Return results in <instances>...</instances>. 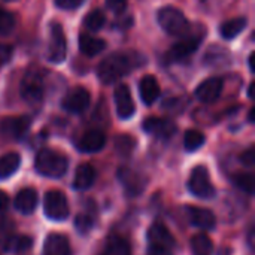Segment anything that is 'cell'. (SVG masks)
<instances>
[{"instance_id":"6da1fadb","label":"cell","mask_w":255,"mask_h":255,"mask_svg":"<svg viewBox=\"0 0 255 255\" xmlns=\"http://www.w3.org/2000/svg\"><path fill=\"white\" fill-rule=\"evenodd\" d=\"M137 66L134 61V55H128L124 52H115L108 55L97 67V76L105 85H111L118 82L123 76L131 72V69Z\"/></svg>"},{"instance_id":"7a4b0ae2","label":"cell","mask_w":255,"mask_h":255,"mask_svg":"<svg viewBox=\"0 0 255 255\" xmlns=\"http://www.w3.org/2000/svg\"><path fill=\"white\" fill-rule=\"evenodd\" d=\"M69 161L64 155L52 149H42L34 160L36 170L48 178H60L66 173Z\"/></svg>"},{"instance_id":"3957f363","label":"cell","mask_w":255,"mask_h":255,"mask_svg":"<svg viewBox=\"0 0 255 255\" xmlns=\"http://www.w3.org/2000/svg\"><path fill=\"white\" fill-rule=\"evenodd\" d=\"M160 27L170 36H182L188 31L190 24L187 16L173 6H164L157 13Z\"/></svg>"},{"instance_id":"277c9868","label":"cell","mask_w":255,"mask_h":255,"mask_svg":"<svg viewBox=\"0 0 255 255\" xmlns=\"http://www.w3.org/2000/svg\"><path fill=\"white\" fill-rule=\"evenodd\" d=\"M190 191L200 199H212L215 196V188L212 185L209 170L205 166H197L193 169L188 181Z\"/></svg>"},{"instance_id":"5b68a950","label":"cell","mask_w":255,"mask_h":255,"mask_svg":"<svg viewBox=\"0 0 255 255\" xmlns=\"http://www.w3.org/2000/svg\"><path fill=\"white\" fill-rule=\"evenodd\" d=\"M43 212L52 221H63L69 217V203L61 191H48L43 199Z\"/></svg>"},{"instance_id":"8992f818","label":"cell","mask_w":255,"mask_h":255,"mask_svg":"<svg viewBox=\"0 0 255 255\" xmlns=\"http://www.w3.org/2000/svg\"><path fill=\"white\" fill-rule=\"evenodd\" d=\"M67 54V42L64 31L60 24L54 22L51 25V36H49V48H48V60L51 63H63Z\"/></svg>"},{"instance_id":"52a82bcc","label":"cell","mask_w":255,"mask_h":255,"mask_svg":"<svg viewBox=\"0 0 255 255\" xmlns=\"http://www.w3.org/2000/svg\"><path fill=\"white\" fill-rule=\"evenodd\" d=\"M21 96L28 103H39L43 97V79L39 72H28L21 82Z\"/></svg>"},{"instance_id":"ba28073f","label":"cell","mask_w":255,"mask_h":255,"mask_svg":"<svg viewBox=\"0 0 255 255\" xmlns=\"http://www.w3.org/2000/svg\"><path fill=\"white\" fill-rule=\"evenodd\" d=\"M90 105V93L84 87H76L72 88L63 99L61 106L67 112L72 114H81L84 112Z\"/></svg>"},{"instance_id":"9c48e42d","label":"cell","mask_w":255,"mask_h":255,"mask_svg":"<svg viewBox=\"0 0 255 255\" xmlns=\"http://www.w3.org/2000/svg\"><path fill=\"white\" fill-rule=\"evenodd\" d=\"M115 99V106H117V114L121 120H128L134 115V102L130 93V88L126 84H120L115 88L114 93Z\"/></svg>"},{"instance_id":"30bf717a","label":"cell","mask_w":255,"mask_h":255,"mask_svg":"<svg viewBox=\"0 0 255 255\" xmlns=\"http://www.w3.org/2000/svg\"><path fill=\"white\" fill-rule=\"evenodd\" d=\"M202 43V36H191V37H185L184 40L175 43L170 51L166 55L167 61H179L184 60L187 57H190L191 54H194L199 46Z\"/></svg>"},{"instance_id":"8fae6325","label":"cell","mask_w":255,"mask_h":255,"mask_svg":"<svg viewBox=\"0 0 255 255\" xmlns=\"http://www.w3.org/2000/svg\"><path fill=\"white\" fill-rule=\"evenodd\" d=\"M223 91V79L221 78H209L203 81L194 91V96L203 103H214L220 99Z\"/></svg>"},{"instance_id":"7c38bea8","label":"cell","mask_w":255,"mask_h":255,"mask_svg":"<svg viewBox=\"0 0 255 255\" xmlns=\"http://www.w3.org/2000/svg\"><path fill=\"white\" fill-rule=\"evenodd\" d=\"M148 241H149V245H158V247H164L169 250L175 247V239L172 233L161 223H154L151 226V229L148 230Z\"/></svg>"},{"instance_id":"4fadbf2b","label":"cell","mask_w":255,"mask_h":255,"mask_svg":"<svg viewBox=\"0 0 255 255\" xmlns=\"http://www.w3.org/2000/svg\"><path fill=\"white\" fill-rule=\"evenodd\" d=\"M30 127V118L28 117H16V118H6L0 124V131L6 136H10L13 139H19L24 136V133Z\"/></svg>"},{"instance_id":"5bb4252c","label":"cell","mask_w":255,"mask_h":255,"mask_svg":"<svg viewBox=\"0 0 255 255\" xmlns=\"http://www.w3.org/2000/svg\"><path fill=\"white\" fill-rule=\"evenodd\" d=\"M143 130L157 137H170L176 127L172 121L163 118H146L143 121Z\"/></svg>"},{"instance_id":"9a60e30c","label":"cell","mask_w":255,"mask_h":255,"mask_svg":"<svg viewBox=\"0 0 255 255\" xmlns=\"http://www.w3.org/2000/svg\"><path fill=\"white\" fill-rule=\"evenodd\" d=\"M139 93H140V99L145 105L151 106L152 103H155L157 99L160 97V85H158V81L155 79V76H152V75L143 76L139 84Z\"/></svg>"},{"instance_id":"2e32d148","label":"cell","mask_w":255,"mask_h":255,"mask_svg":"<svg viewBox=\"0 0 255 255\" xmlns=\"http://www.w3.org/2000/svg\"><path fill=\"white\" fill-rule=\"evenodd\" d=\"M188 217L191 224L202 230H212L217 224L214 212L205 208H188Z\"/></svg>"},{"instance_id":"e0dca14e","label":"cell","mask_w":255,"mask_h":255,"mask_svg":"<svg viewBox=\"0 0 255 255\" xmlns=\"http://www.w3.org/2000/svg\"><path fill=\"white\" fill-rule=\"evenodd\" d=\"M43 255H70L69 239L58 233L49 235L43 244Z\"/></svg>"},{"instance_id":"ac0fdd59","label":"cell","mask_w":255,"mask_h":255,"mask_svg":"<svg viewBox=\"0 0 255 255\" xmlns=\"http://www.w3.org/2000/svg\"><path fill=\"white\" fill-rule=\"evenodd\" d=\"M15 209L24 215L33 214V211L37 206V193L33 188H24L16 193L15 196Z\"/></svg>"},{"instance_id":"d6986e66","label":"cell","mask_w":255,"mask_h":255,"mask_svg":"<svg viewBox=\"0 0 255 255\" xmlns=\"http://www.w3.org/2000/svg\"><path fill=\"white\" fill-rule=\"evenodd\" d=\"M105 143H106V136H105L103 131L90 130L81 137V140L78 143V148L82 152H97V151L103 149Z\"/></svg>"},{"instance_id":"ffe728a7","label":"cell","mask_w":255,"mask_h":255,"mask_svg":"<svg viewBox=\"0 0 255 255\" xmlns=\"http://www.w3.org/2000/svg\"><path fill=\"white\" fill-rule=\"evenodd\" d=\"M118 178H120L121 184L124 185L126 191L130 196H137L139 193H142V190L145 187V179L139 173H136L133 170L121 169L120 173H118Z\"/></svg>"},{"instance_id":"44dd1931","label":"cell","mask_w":255,"mask_h":255,"mask_svg":"<svg viewBox=\"0 0 255 255\" xmlns=\"http://www.w3.org/2000/svg\"><path fill=\"white\" fill-rule=\"evenodd\" d=\"M96 169L91 164H81L76 172H75V178H73V187L79 191L88 190L94 181H96Z\"/></svg>"},{"instance_id":"7402d4cb","label":"cell","mask_w":255,"mask_h":255,"mask_svg":"<svg viewBox=\"0 0 255 255\" xmlns=\"http://www.w3.org/2000/svg\"><path fill=\"white\" fill-rule=\"evenodd\" d=\"M79 48L88 57H96L106 48V42L103 39H97L88 34L79 36Z\"/></svg>"},{"instance_id":"603a6c76","label":"cell","mask_w":255,"mask_h":255,"mask_svg":"<svg viewBox=\"0 0 255 255\" xmlns=\"http://www.w3.org/2000/svg\"><path fill=\"white\" fill-rule=\"evenodd\" d=\"M21 164V157L16 152H9L0 157V179L12 176Z\"/></svg>"},{"instance_id":"cb8c5ba5","label":"cell","mask_w":255,"mask_h":255,"mask_svg":"<svg viewBox=\"0 0 255 255\" xmlns=\"http://www.w3.org/2000/svg\"><path fill=\"white\" fill-rule=\"evenodd\" d=\"M247 27V18H242V16H238V18H233V19H229L226 21L223 25H221V36L227 40L230 39H235L241 31H244V28Z\"/></svg>"},{"instance_id":"d4e9b609","label":"cell","mask_w":255,"mask_h":255,"mask_svg":"<svg viewBox=\"0 0 255 255\" xmlns=\"http://www.w3.org/2000/svg\"><path fill=\"white\" fill-rule=\"evenodd\" d=\"M212 251H214V244L208 235L200 233L191 239V253H193V255H211Z\"/></svg>"},{"instance_id":"484cf974","label":"cell","mask_w":255,"mask_h":255,"mask_svg":"<svg viewBox=\"0 0 255 255\" xmlns=\"http://www.w3.org/2000/svg\"><path fill=\"white\" fill-rule=\"evenodd\" d=\"M105 255H131L130 245H128V242L124 238L112 236L108 241L106 254Z\"/></svg>"},{"instance_id":"4316f807","label":"cell","mask_w":255,"mask_h":255,"mask_svg":"<svg viewBox=\"0 0 255 255\" xmlns=\"http://www.w3.org/2000/svg\"><path fill=\"white\" fill-rule=\"evenodd\" d=\"M105 22H106V15H105V12L100 10V9H94V10H93L91 13H88V15L85 16V19H84V25H85L88 30H91V31H99L100 28H103Z\"/></svg>"},{"instance_id":"83f0119b","label":"cell","mask_w":255,"mask_h":255,"mask_svg":"<svg viewBox=\"0 0 255 255\" xmlns=\"http://www.w3.org/2000/svg\"><path fill=\"white\" fill-rule=\"evenodd\" d=\"M205 134L202 131H197V130H188L185 133V137H184V146L187 151L193 152L199 148H202L205 145Z\"/></svg>"},{"instance_id":"f1b7e54d","label":"cell","mask_w":255,"mask_h":255,"mask_svg":"<svg viewBox=\"0 0 255 255\" xmlns=\"http://www.w3.org/2000/svg\"><path fill=\"white\" fill-rule=\"evenodd\" d=\"M235 182H236V185H238L242 191H245V193H248V194H253V193H254L255 179L251 173H241V175H238V176L235 178Z\"/></svg>"},{"instance_id":"f546056e","label":"cell","mask_w":255,"mask_h":255,"mask_svg":"<svg viewBox=\"0 0 255 255\" xmlns=\"http://www.w3.org/2000/svg\"><path fill=\"white\" fill-rule=\"evenodd\" d=\"M15 19L13 15L4 9H0V34H7L13 30Z\"/></svg>"},{"instance_id":"4dcf8cb0","label":"cell","mask_w":255,"mask_h":255,"mask_svg":"<svg viewBox=\"0 0 255 255\" xmlns=\"http://www.w3.org/2000/svg\"><path fill=\"white\" fill-rule=\"evenodd\" d=\"M115 146L121 155H128L134 148V140L130 136H118L115 140Z\"/></svg>"},{"instance_id":"1f68e13d","label":"cell","mask_w":255,"mask_h":255,"mask_svg":"<svg viewBox=\"0 0 255 255\" xmlns=\"http://www.w3.org/2000/svg\"><path fill=\"white\" fill-rule=\"evenodd\" d=\"M75 229L81 233V235H87L91 229H93V220L85 215V214H79L75 218Z\"/></svg>"},{"instance_id":"d6a6232c","label":"cell","mask_w":255,"mask_h":255,"mask_svg":"<svg viewBox=\"0 0 255 255\" xmlns=\"http://www.w3.org/2000/svg\"><path fill=\"white\" fill-rule=\"evenodd\" d=\"M82 3H84V0H55V4H57L60 9H64V10L76 9V7H79Z\"/></svg>"},{"instance_id":"836d02e7","label":"cell","mask_w":255,"mask_h":255,"mask_svg":"<svg viewBox=\"0 0 255 255\" xmlns=\"http://www.w3.org/2000/svg\"><path fill=\"white\" fill-rule=\"evenodd\" d=\"M106 6L115 12V13H121L124 12L126 6H127V0H106Z\"/></svg>"},{"instance_id":"e575fe53","label":"cell","mask_w":255,"mask_h":255,"mask_svg":"<svg viewBox=\"0 0 255 255\" xmlns=\"http://www.w3.org/2000/svg\"><path fill=\"white\" fill-rule=\"evenodd\" d=\"M13 245H15L16 251H25L31 247V239L27 236H19L13 241Z\"/></svg>"},{"instance_id":"d590c367","label":"cell","mask_w":255,"mask_h":255,"mask_svg":"<svg viewBox=\"0 0 255 255\" xmlns=\"http://www.w3.org/2000/svg\"><path fill=\"white\" fill-rule=\"evenodd\" d=\"M241 163H244L245 166L248 167H253L255 163V151L254 148H250L248 151H245L242 155H241Z\"/></svg>"},{"instance_id":"8d00e7d4","label":"cell","mask_w":255,"mask_h":255,"mask_svg":"<svg viewBox=\"0 0 255 255\" xmlns=\"http://www.w3.org/2000/svg\"><path fill=\"white\" fill-rule=\"evenodd\" d=\"M12 57V48L9 45H0V66L6 64Z\"/></svg>"},{"instance_id":"74e56055","label":"cell","mask_w":255,"mask_h":255,"mask_svg":"<svg viewBox=\"0 0 255 255\" xmlns=\"http://www.w3.org/2000/svg\"><path fill=\"white\" fill-rule=\"evenodd\" d=\"M146 255H173L169 248L164 247H158V245H149V250Z\"/></svg>"},{"instance_id":"f35d334b","label":"cell","mask_w":255,"mask_h":255,"mask_svg":"<svg viewBox=\"0 0 255 255\" xmlns=\"http://www.w3.org/2000/svg\"><path fill=\"white\" fill-rule=\"evenodd\" d=\"M7 202H9V197L4 191L0 190V211H3L6 206H7Z\"/></svg>"},{"instance_id":"ab89813d","label":"cell","mask_w":255,"mask_h":255,"mask_svg":"<svg viewBox=\"0 0 255 255\" xmlns=\"http://www.w3.org/2000/svg\"><path fill=\"white\" fill-rule=\"evenodd\" d=\"M254 58H255V54H254V52H253V54H251V55H250V61H248V63H250V70H251V72H253V73H254V72H255Z\"/></svg>"},{"instance_id":"60d3db41","label":"cell","mask_w":255,"mask_h":255,"mask_svg":"<svg viewBox=\"0 0 255 255\" xmlns=\"http://www.w3.org/2000/svg\"><path fill=\"white\" fill-rule=\"evenodd\" d=\"M248 97L250 99H254V82H251L250 87H248Z\"/></svg>"},{"instance_id":"b9f144b4","label":"cell","mask_w":255,"mask_h":255,"mask_svg":"<svg viewBox=\"0 0 255 255\" xmlns=\"http://www.w3.org/2000/svg\"><path fill=\"white\" fill-rule=\"evenodd\" d=\"M254 112L255 108H251V109H250V115H248V121H250V123H254Z\"/></svg>"},{"instance_id":"7bdbcfd3","label":"cell","mask_w":255,"mask_h":255,"mask_svg":"<svg viewBox=\"0 0 255 255\" xmlns=\"http://www.w3.org/2000/svg\"><path fill=\"white\" fill-rule=\"evenodd\" d=\"M4 1H13V0H4Z\"/></svg>"}]
</instances>
